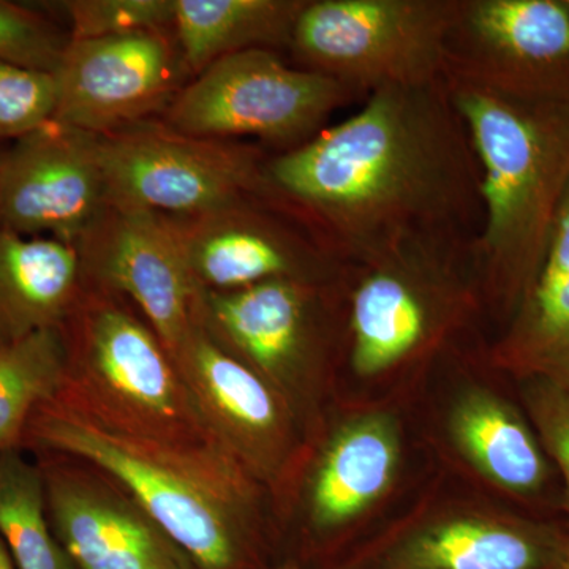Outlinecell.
I'll return each mask as SVG.
<instances>
[{
    "label": "cell",
    "mask_w": 569,
    "mask_h": 569,
    "mask_svg": "<svg viewBox=\"0 0 569 569\" xmlns=\"http://www.w3.org/2000/svg\"><path fill=\"white\" fill-rule=\"evenodd\" d=\"M479 168L447 81L370 93L342 122L264 159L258 197L339 264L406 236H478Z\"/></svg>",
    "instance_id": "1"
},
{
    "label": "cell",
    "mask_w": 569,
    "mask_h": 569,
    "mask_svg": "<svg viewBox=\"0 0 569 569\" xmlns=\"http://www.w3.org/2000/svg\"><path fill=\"white\" fill-rule=\"evenodd\" d=\"M475 239L426 231L343 264L336 400L408 402L441 356L490 339Z\"/></svg>",
    "instance_id": "2"
},
{
    "label": "cell",
    "mask_w": 569,
    "mask_h": 569,
    "mask_svg": "<svg viewBox=\"0 0 569 569\" xmlns=\"http://www.w3.org/2000/svg\"><path fill=\"white\" fill-rule=\"evenodd\" d=\"M437 470L407 402L336 400L272 497L279 565L339 568L406 515Z\"/></svg>",
    "instance_id": "3"
},
{
    "label": "cell",
    "mask_w": 569,
    "mask_h": 569,
    "mask_svg": "<svg viewBox=\"0 0 569 569\" xmlns=\"http://www.w3.org/2000/svg\"><path fill=\"white\" fill-rule=\"evenodd\" d=\"M22 449L88 460L114 479L198 569H272L271 496L223 449L152 443L111 432L54 399L37 408Z\"/></svg>",
    "instance_id": "4"
},
{
    "label": "cell",
    "mask_w": 569,
    "mask_h": 569,
    "mask_svg": "<svg viewBox=\"0 0 569 569\" xmlns=\"http://www.w3.org/2000/svg\"><path fill=\"white\" fill-rule=\"evenodd\" d=\"M445 81L481 176L475 257L492 339L537 276L569 189V103L526 102Z\"/></svg>",
    "instance_id": "5"
},
{
    "label": "cell",
    "mask_w": 569,
    "mask_h": 569,
    "mask_svg": "<svg viewBox=\"0 0 569 569\" xmlns=\"http://www.w3.org/2000/svg\"><path fill=\"white\" fill-rule=\"evenodd\" d=\"M407 406L440 470L508 507L568 523L559 475L515 380L490 361L489 336L441 356Z\"/></svg>",
    "instance_id": "6"
},
{
    "label": "cell",
    "mask_w": 569,
    "mask_h": 569,
    "mask_svg": "<svg viewBox=\"0 0 569 569\" xmlns=\"http://www.w3.org/2000/svg\"><path fill=\"white\" fill-rule=\"evenodd\" d=\"M61 331L67 365L56 402L137 440L223 449L173 356L126 299L86 284Z\"/></svg>",
    "instance_id": "7"
},
{
    "label": "cell",
    "mask_w": 569,
    "mask_h": 569,
    "mask_svg": "<svg viewBox=\"0 0 569 569\" xmlns=\"http://www.w3.org/2000/svg\"><path fill=\"white\" fill-rule=\"evenodd\" d=\"M339 279L272 280L231 293L200 291L198 299L200 325L274 389L306 438L336 402Z\"/></svg>",
    "instance_id": "8"
},
{
    "label": "cell",
    "mask_w": 569,
    "mask_h": 569,
    "mask_svg": "<svg viewBox=\"0 0 569 569\" xmlns=\"http://www.w3.org/2000/svg\"><path fill=\"white\" fill-rule=\"evenodd\" d=\"M569 527L535 518L438 468L406 515L337 569H560Z\"/></svg>",
    "instance_id": "9"
},
{
    "label": "cell",
    "mask_w": 569,
    "mask_h": 569,
    "mask_svg": "<svg viewBox=\"0 0 569 569\" xmlns=\"http://www.w3.org/2000/svg\"><path fill=\"white\" fill-rule=\"evenodd\" d=\"M460 0H306L291 33L299 67L359 99L445 81Z\"/></svg>",
    "instance_id": "10"
},
{
    "label": "cell",
    "mask_w": 569,
    "mask_h": 569,
    "mask_svg": "<svg viewBox=\"0 0 569 569\" xmlns=\"http://www.w3.org/2000/svg\"><path fill=\"white\" fill-rule=\"evenodd\" d=\"M359 97L332 78L291 67L272 50L227 56L174 97L167 126L203 140L257 138L290 151Z\"/></svg>",
    "instance_id": "11"
},
{
    "label": "cell",
    "mask_w": 569,
    "mask_h": 569,
    "mask_svg": "<svg viewBox=\"0 0 569 569\" xmlns=\"http://www.w3.org/2000/svg\"><path fill=\"white\" fill-rule=\"evenodd\" d=\"M266 157L253 148L137 123L100 137L108 204L197 219L258 197Z\"/></svg>",
    "instance_id": "12"
},
{
    "label": "cell",
    "mask_w": 569,
    "mask_h": 569,
    "mask_svg": "<svg viewBox=\"0 0 569 569\" xmlns=\"http://www.w3.org/2000/svg\"><path fill=\"white\" fill-rule=\"evenodd\" d=\"M445 80L526 100L569 103L565 0H460Z\"/></svg>",
    "instance_id": "13"
},
{
    "label": "cell",
    "mask_w": 569,
    "mask_h": 569,
    "mask_svg": "<svg viewBox=\"0 0 569 569\" xmlns=\"http://www.w3.org/2000/svg\"><path fill=\"white\" fill-rule=\"evenodd\" d=\"M173 359L213 437L272 500L306 447L305 429L290 408L200 321Z\"/></svg>",
    "instance_id": "14"
},
{
    "label": "cell",
    "mask_w": 569,
    "mask_h": 569,
    "mask_svg": "<svg viewBox=\"0 0 569 569\" xmlns=\"http://www.w3.org/2000/svg\"><path fill=\"white\" fill-rule=\"evenodd\" d=\"M29 455L41 468L52 530L74 569H198L100 468L62 452Z\"/></svg>",
    "instance_id": "15"
},
{
    "label": "cell",
    "mask_w": 569,
    "mask_h": 569,
    "mask_svg": "<svg viewBox=\"0 0 569 569\" xmlns=\"http://www.w3.org/2000/svg\"><path fill=\"white\" fill-rule=\"evenodd\" d=\"M108 208L100 137L51 121L0 152V228L80 246Z\"/></svg>",
    "instance_id": "16"
},
{
    "label": "cell",
    "mask_w": 569,
    "mask_h": 569,
    "mask_svg": "<svg viewBox=\"0 0 569 569\" xmlns=\"http://www.w3.org/2000/svg\"><path fill=\"white\" fill-rule=\"evenodd\" d=\"M78 249L86 284L126 299L173 356L197 325L200 290L171 220L108 204Z\"/></svg>",
    "instance_id": "17"
},
{
    "label": "cell",
    "mask_w": 569,
    "mask_h": 569,
    "mask_svg": "<svg viewBox=\"0 0 569 569\" xmlns=\"http://www.w3.org/2000/svg\"><path fill=\"white\" fill-rule=\"evenodd\" d=\"M183 67L167 32L70 40L56 69L54 121L104 137L173 102Z\"/></svg>",
    "instance_id": "18"
},
{
    "label": "cell",
    "mask_w": 569,
    "mask_h": 569,
    "mask_svg": "<svg viewBox=\"0 0 569 569\" xmlns=\"http://www.w3.org/2000/svg\"><path fill=\"white\" fill-rule=\"evenodd\" d=\"M170 220L200 291L231 293L272 280L331 282L343 269L260 197L211 216Z\"/></svg>",
    "instance_id": "19"
},
{
    "label": "cell",
    "mask_w": 569,
    "mask_h": 569,
    "mask_svg": "<svg viewBox=\"0 0 569 569\" xmlns=\"http://www.w3.org/2000/svg\"><path fill=\"white\" fill-rule=\"evenodd\" d=\"M489 356L512 380L541 377L569 387V189L537 276L489 339Z\"/></svg>",
    "instance_id": "20"
},
{
    "label": "cell",
    "mask_w": 569,
    "mask_h": 569,
    "mask_svg": "<svg viewBox=\"0 0 569 569\" xmlns=\"http://www.w3.org/2000/svg\"><path fill=\"white\" fill-rule=\"evenodd\" d=\"M84 288L77 246L0 228V346L62 328Z\"/></svg>",
    "instance_id": "21"
},
{
    "label": "cell",
    "mask_w": 569,
    "mask_h": 569,
    "mask_svg": "<svg viewBox=\"0 0 569 569\" xmlns=\"http://www.w3.org/2000/svg\"><path fill=\"white\" fill-rule=\"evenodd\" d=\"M306 0H174V40L183 67L200 74L249 50L290 47Z\"/></svg>",
    "instance_id": "22"
},
{
    "label": "cell",
    "mask_w": 569,
    "mask_h": 569,
    "mask_svg": "<svg viewBox=\"0 0 569 569\" xmlns=\"http://www.w3.org/2000/svg\"><path fill=\"white\" fill-rule=\"evenodd\" d=\"M0 539L18 569H74L52 530L39 462L0 452Z\"/></svg>",
    "instance_id": "23"
},
{
    "label": "cell",
    "mask_w": 569,
    "mask_h": 569,
    "mask_svg": "<svg viewBox=\"0 0 569 569\" xmlns=\"http://www.w3.org/2000/svg\"><path fill=\"white\" fill-rule=\"evenodd\" d=\"M66 365L61 328L0 346V452L22 449L37 408L61 391Z\"/></svg>",
    "instance_id": "24"
},
{
    "label": "cell",
    "mask_w": 569,
    "mask_h": 569,
    "mask_svg": "<svg viewBox=\"0 0 569 569\" xmlns=\"http://www.w3.org/2000/svg\"><path fill=\"white\" fill-rule=\"evenodd\" d=\"M54 71L0 59V141H17L54 121L58 111Z\"/></svg>",
    "instance_id": "25"
},
{
    "label": "cell",
    "mask_w": 569,
    "mask_h": 569,
    "mask_svg": "<svg viewBox=\"0 0 569 569\" xmlns=\"http://www.w3.org/2000/svg\"><path fill=\"white\" fill-rule=\"evenodd\" d=\"M61 6L69 18L70 40L168 32L174 24V0H74Z\"/></svg>",
    "instance_id": "26"
},
{
    "label": "cell",
    "mask_w": 569,
    "mask_h": 569,
    "mask_svg": "<svg viewBox=\"0 0 569 569\" xmlns=\"http://www.w3.org/2000/svg\"><path fill=\"white\" fill-rule=\"evenodd\" d=\"M515 383L520 402L563 486L569 526V387L541 377L520 378Z\"/></svg>",
    "instance_id": "27"
},
{
    "label": "cell",
    "mask_w": 569,
    "mask_h": 569,
    "mask_svg": "<svg viewBox=\"0 0 569 569\" xmlns=\"http://www.w3.org/2000/svg\"><path fill=\"white\" fill-rule=\"evenodd\" d=\"M69 39L40 13L0 0V59L31 69L56 71Z\"/></svg>",
    "instance_id": "28"
},
{
    "label": "cell",
    "mask_w": 569,
    "mask_h": 569,
    "mask_svg": "<svg viewBox=\"0 0 569 569\" xmlns=\"http://www.w3.org/2000/svg\"><path fill=\"white\" fill-rule=\"evenodd\" d=\"M0 569H18L2 539H0Z\"/></svg>",
    "instance_id": "29"
},
{
    "label": "cell",
    "mask_w": 569,
    "mask_h": 569,
    "mask_svg": "<svg viewBox=\"0 0 569 569\" xmlns=\"http://www.w3.org/2000/svg\"><path fill=\"white\" fill-rule=\"evenodd\" d=\"M272 569H310V568H302V567H298V565L284 563V565H279V567H274Z\"/></svg>",
    "instance_id": "30"
},
{
    "label": "cell",
    "mask_w": 569,
    "mask_h": 569,
    "mask_svg": "<svg viewBox=\"0 0 569 569\" xmlns=\"http://www.w3.org/2000/svg\"><path fill=\"white\" fill-rule=\"evenodd\" d=\"M560 569H569V549H568L567 557H565L563 565H561Z\"/></svg>",
    "instance_id": "31"
},
{
    "label": "cell",
    "mask_w": 569,
    "mask_h": 569,
    "mask_svg": "<svg viewBox=\"0 0 569 569\" xmlns=\"http://www.w3.org/2000/svg\"><path fill=\"white\" fill-rule=\"evenodd\" d=\"M565 2H567V6L569 7V0H565Z\"/></svg>",
    "instance_id": "32"
}]
</instances>
